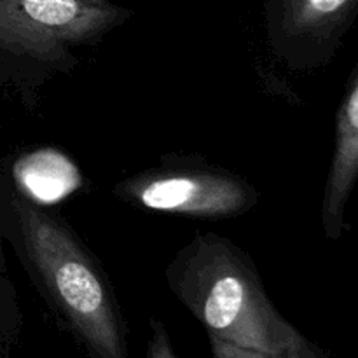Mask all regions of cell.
Masks as SVG:
<instances>
[{
  "label": "cell",
  "instance_id": "6da1fadb",
  "mask_svg": "<svg viewBox=\"0 0 358 358\" xmlns=\"http://www.w3.org/2000/svg\"><path fill=\"white\" fill-rule=\"evenodd\" d=\"M0 229L58 324L93 358H128V325L96 255L59 213L0 180Z\"/></svg>",
  "mask_w": 358,
  "mask_h": 358
},
{
  "label": "cell",
  "instance_id": "7a4b0ae2",
  "mask_svg": "<svg viewBox=\"0 0 358 358\" xmlns=\"http://www.w3.org/2000/svg\"><path fill=\"white\" fill-rule=\"evenodd\" d=\"M164 280L205 327L217 358H329L276 310L255 262L229 238L199 231L164 268Z\"/></svg>",
  "mask_w": 358,
  "mask_h": 358
},
{
  "label": "cell",
  "instance_id": "3957f363",
  "mask_svg": "<svg viewBox=\"0 0 358 358\" xmlns=\"http://www.w3.org/2000/svg\"><path fill=\"white\" fill-rule=\"evenodd\" d=\"M133 16L112 0H0V77L35 107L49 83Z\"/></svg>",
  "mask_w": 358,
  "mask_h": 358
},
{
  "label": "cell",
  "instance_id": "277c9868",
  "mask_svg": "<svg viewBox=\"0 0 358 358\" xmlns=\"http://www.w3.org/2000/svg\"><path fill=\"white\" fill-rule=\"evenodd\" d=\"M112 194L135 208L226 220L257 206L261 192L248 178L196 156H164L157 166L121 178Z\"/></svg>",
  "mask_w": 358,
  "mask_h": 358
},
{
  "label": "cell",
  "instance_id": "5b68a950",
  "mask_svg": "<svg viewBox=\"0 0 358 358\" xmlns=\"http://www.w3.org/2000/svg\"><path fill=\"white\" fill-rule=\"evenodd\" d=\"M358 20V0H262L269 51L292 72L331 65Z\"/></svg>",
  "mask_w": 358,
  "mask_h": 358
},
{
  "label": "cell",
  "instance_id": "8992f818",
  "mask_svg": "<svg viewBox=\"0 0 358 358\" xmlns=\"http://www.w3.org/2000/svg\"><path fill=\"white\" fill-rule=\"evenodd\" d=\"M358 189V62L336 112L334 145L320 205L325 238L339 241L350 229L348 206Z\"/></svg>",
  "mask_w": 358,
  "mask_h": 358
},
{
  "label": "cell",
  "instance_id": "52a82bcc",
  "mask_svg": "<svg viewBox=\"0 0 358 358\" xmlns=\"http://www.w3.org/2000/svg\"><path fill=\"white\" fill-rule=\"evenodd\" d=\"M80 177L72 161L58 150H35L21 157L13 170L14 184L41 203L58 199L79 187Z\"/></svg>",
  "mask_w": 358,
  "mask_h": 358
},
{
  "label": "cell",
  "instance_id": "ba28073f",
  "mask_svg": "<svg viewBox=\"0 0 358 358\" xmlns=\"http://www.w3.org/2000/svg\"><path fill=\"white\" fill-rule=\"evenodd\" d=\"M2 240L3 234L0 229V358H7L23 329V313L17 304L13 282L7 275Z\"/></svg>",
  "mask_w": 358,
  "mask_h": 358
},
{
  "label": "cell",
  "instance_id": "9c48e42d",
  "mask_svg": "<svg viewBox=\"0 0 358 358\" xmlns=\"http://www.w3.org/2000/svg\"><path fill=\"white\" fill-rule=\"evenodd\" d=\"M150 327H152V338L149 341V348H147V358H175L177 353L171 348L170 338H168L166 327L161 324L159 320L152 318L150 320Z\"/></svg>",
  "mask_w": 358,
  "mask_h": 358
}]
</instances>
